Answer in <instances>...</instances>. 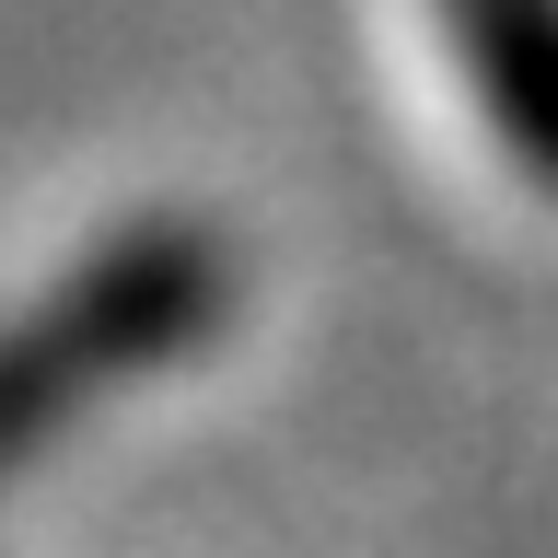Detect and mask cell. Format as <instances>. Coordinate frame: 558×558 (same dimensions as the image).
I'll return each instance as SVG.
<instances>
[{"label": "cell", "mask_w": 558, "mask_h": 558, "mask_svg": "<svg viewBox=\"0 0 558 558\" xmlns=\"http://www.w3.org/2000/svg\"><path fill=\"white\" fill-rule=\"evenodd\" d=\"M477 35V82L535 174H558V0H453Z\"/></svg>", "instance_id": "obj_1"}]
</instances>
